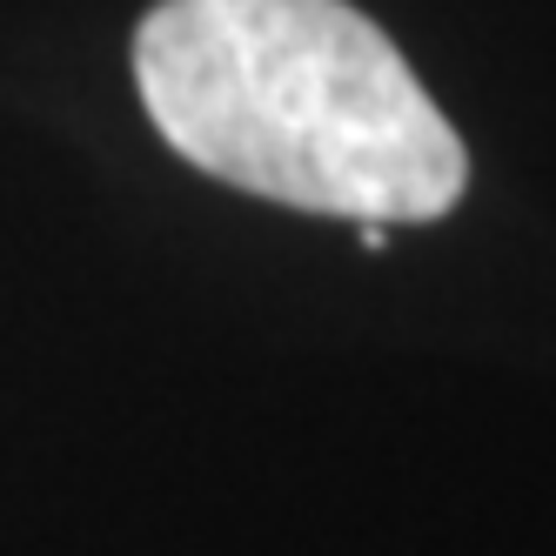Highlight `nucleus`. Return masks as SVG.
<instances>
[{
	"label": "nucleus",
	"instance_id": "f257e3e1",
	"mask_svg": "<svg viewBox=\"0 0 556 556\" xmlns=\"http://www.w3.org/2000/svg\"><path fill=\"white\" fill-rule=\"evenodd\" d=\"M135 81L181 162L289 208L429 222L469 181L416 67L342 0H162Z\"/></svg>",
	"mask_w": 556,
	"mask_h": 556
}]
</instances>
